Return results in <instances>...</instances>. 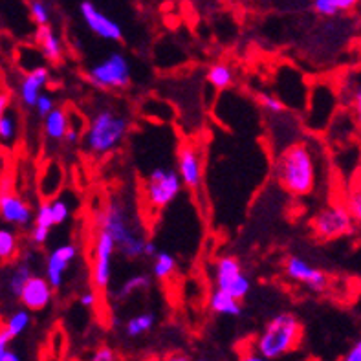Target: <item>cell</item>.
Instances as JSON below:
<instances>
[{"mask_svg": "<svg viewBox=\"0 0 361 361\" xmlns=\"http://www.w3.org/2000/svg\"><path fill=\"white\" fill-rule=\"evenodd\" d=\"M115 253H118V248L114 239L105 231L98 230L94 248H92V272H90L95 290H107L110 286Z\"/></svg>", "mask_w": 361, "mask_h": 361, "instance_id": "ba28073f", "label": "cell"}, {"mask_svg": "<svg viewBox=\"0 0 361 361\" xmlns=\"http://www.w3.org/2000/svg\"><path fill=\"white\" fill-rule=\"evenodd\" d=\"M86 79L100 90H123L132 81L131 63L121 52H112L90 66Z\"/></svg>", "mask_w": 361, "mask_h": 361, "instance_id": "5b68a950", "label": "cell"}, {"mask_svg": "<svg viewBox=\"0 0 361 361\" xmlns=\"http://www.w3.org/2000/svg\"><path fill=\"white\" fill-rule=\"evenodd\" d=\"M205 79L215 90H228L235 83V72L228 63H213L205 72Z\"/></svg>", "mask_w": 361, "mask_h": 361, "instance_id": "7402d4cb", "label": "cell"}, {"mask_svg": "<svg viewBox=\"0 0 361 361\" xmlns=\"http://www.w3.org/2000/svg\"><path fill=\"white\" fill-rule=\"evenodd\" d=\"M19 252V237L11 228H0V262L11 261Z\"/></svg>", "mask_w": 361, "mask_h": 361, "instance_id": "83f0119b", "label": "cell"}, {"mask_svg": "<svg viewBox=\"0 0 361 361\" xmlns=\"http://www.w3.org/2000/svg\"><path fill=\"white\" fill-rule=\"evenodd\" d=\"M277 183L293 196H308L317 187V160L312 147L293 142L279 152L273 163Z\"/></svg>", "mask_w": 361, "mask_h": 361, "instance_id": "6da1fadb", "label": "cell"}, {"mask_svg": "<svg viewBox=\"0 0 361 361\" xmlns=\"http://www.w3.org/2000/svg\"><path fill=\"white\" fill-rule=\"evenodd\" d=\"M79 304L83 308H94L95 304H98V293L94 290H86V292L79 295Z\"/></svg>", "mask_w": 361, "mask_h": 361, "instance_id": "f35d334b", "label": "cell"}, {"mask_svg": "<svg viewBox=\"0 0 361 361\" xmlns=\"http://www.w3.org/2000/svg\"><path fill=\"white\" fill-rule=\"evenodd\" d=\"M2 171H4V156L0 154V176H2Z\"/></svg>", "mask_w": 361, "mask_h": 361, "instance_id": "c3c4849f", "label": "cell"}, {"mask_svg": "<svg viewBox=\"0 0 361 361\" xmlns=\"http://www.w3.org/2000/svg\"><path fill=\"white\" fill-rule=\"evenodd\" d=\"M151 275L147 273H134L129 279H125V283L121 284L120 290H118V299H127L134 295L138 292H143V290L151 288Z\"/></svg>", "mask_w": 361, "mask_h": 361, "instance_id": "484cf974", "label": "cell"}, {"mask_svg": "<svg viewBox=\"0 0 361 361\" xmlns=\"http://www.w3.org/2000/svg\"><path fill=\"white\" fill-rule=\"evenodd\" d=\"M32 323V315H30V310H17L13 314L10 315V320L6 321V326L4 328L8 330V334L11 335V340L13 337H19L21 334H24Z\"/></svg>", "mask_w": 361, "mask_h": 361, "instance_id": "f1b7e54d", "label": "cell"}, {"mask_svg": "<svg viewBox=\"0 0 361 361\" xmlns=\"http://www.w3.org/2000/svg\"><path fill=\"white\" fill-rule=\"evenodd\" d=\"M77 246L72 242L59 244L53 248L46 257V266H44V277L50 283L53 290H59L64 284V275L72 266V262L77 259Z\"/></svg>", "mask_w": 361, "mask_h": 361, "instance_id": "4fadbf2b", "label": "cell"}, {"mask_svg": "<svg viewBox=\"0 0 361 361\" xmlns=\"http://www.w3.org/2000/svg\"><path fill=\"white\" fill-rule=\"evenodd\" d=\"M210 308L219 315H228V317H239L242 314L241 301L230 295L224 290L215 288L210 295Z\"/></svg>", "mask_w": 361, "mask_h": 361, "instance_id": "ffe728a7", "label": "cell"}, {"mask_svg": "<svg viewBox=\"0 0 361 361\" xmlns=\"http://www.w3.org/2000/svg\"><path fill=\"white\" fill-rule=\"evenodd\" d=\"M48 81H50V70L46 66H35L33 70H30L26 73V77L21 81V86H19L22 105L33 109L37 98L42 92V89L46 86Z\"/></svg>", "mask_w": 361, "mask_h": 361, "instance_id": "2e32d148", "label": "cell"}, {"mask_svg": "<svg viewBox=\"0 0 361 361\" xmlns=\"http://www.w3.org/2000/svg\"><path fill=\"white\" fill-rule=\"evenodd\" d=\"M0 361H22V360H21V356L17 354V352H13V351H10V349H8L4 354H0Z\"/></svg>", "mask_w": 361, "mask_h": 361, "instance_id": "f6af8a7d", "label": "cell"}, {"mask_svg": "<svg viewBox=\"0 0 361 361\" xmlns=\"http://www.w3.org/2000/svg\"><path fill=\"white\" fill-rule=\"evenodd\" d=\"M98 230L109 233L115 248L129 261L143 257L147 237L123 198H110L95 215Z\"/></svg>", "mask_w": 361, "mask_h": 361, "instance_id": "7a4b0ae2", "label": "cell"}, {"mask_svg": "<svg viewBox=\"0 0 361 361\" xmlns=\"http://www.w3.org/2000/svg\"><path fill=\"white\" fill-rule=\"evenodd\" d=\"M32 275H33L32 266H30V262L28 261L21 262L19 266H15V270L11 272L10 279H8V290H10L11 295L19 297L22 288H24V284H26V281L32 277Z\"/></svg>", "mask_w": 361, "mask_h": 361, "instance_id": "4316f807", "label": "cell"}, {"mask_svg": "<svg viewBox=\"0 0 361 361\" xmlns=\"http://www.w3.org/2000/svg\"><path fill=\"white\" fill-rule=\"evenodd\" d=\"M156 253H158V244L154 241H149V239H147L145 248H143V257H149V259H152V257L156 255Z\"/></svg>", "mask_w": 361, "mask_h": 361, "instance_id": "b9f144b4", "label": "cell"}, {"mask_svg": "<svg viewBox=\"0 0 361 361\" xmlns=\"http://www.w3.org/2000/svg\"><path fill=\"white\" fill-rule=\"evenodd\" d=\"M257 101H259V107L270 115H281L286 112V103L281 98H277V95L261 92V94L257 95Z\"/></svg>", "mask_w": 361, "mask_h": 361, "instance_id": "4dcf8cb0", "label": "cell"}, {"mask_svg": "<svg viewBox=\"0 0 361 361\" xmlns=\"http://www.w3.org/2000/svg\"><path fill=\"white\" fill-rule=\"evenodd\" d=\"M216 288L224 290L235 299H244L252 290V281L242 270L241 261L233 255L220 257L215 264Z\"/></svg>", "mask_w": 361, "mask_h": 361, "instance_id": "9c48e42d", "label": "cell"}, {"mask_svg": "<svg viewBox=\"0 0 361 361\" xmlns=\"http://www.w3.org/2000/svg\"><path fill=\"white\" fill-rule=\"evenodd\" d=\"M8 109H10V94L0 92V120H2V115L6 114V110Z\"/></svg>", "mask_w": 361, "mask_h": 361, "instance_id": "ee69618b", "label": "cell"}, {"mask_svg": "<svg viewBox=\"0 0 361 361\" xmlns=\"http://www.w3.org/2000/svg\"><path fill=\"white\" fill-rule=\"evenodd\" d=\"M33 109H35L37 115L44 120V118H46V115L50 114L53 109H55V100H53L50 94H44V92H41V94H39V98H37Z\"/></svg>", "mask_w": 361, "mask_h": 361, "instance_id": "836d02e7", "label": "cell"}, {"mask_svg": "<svg viewBox=\"0 0 361 361\" xmlns=\"http://www.w3.org/2000/svg\"><path fill=\"white\" fill-rule=\"evenodd\" d=\"M163 361H191V360H189L187 354H183V352H173V354L165 356V360Z\"/></svg>", "mask_w": 361, "mask_h": 361, "instance_id": "bcb514c9", "label": "cell"}, {"mask_svg": "<svg viewBox=\"0 0 361 361\" xmlns=\"http://www.w3.org/2000/svg\"><path fill=\"white\" fill-rule=\"evenodd\" d=\"M301 335H303L301 321L290 312H281L268 321L261 335L257 337L255 349L268 361L279 360L286 356L288 352L295 351Z\"/></svg>", "mask_w": 361, "mask_h": 361, "instance_id": "277c9868", "label": "cell"}, {"mask_svg": "<svg viewBox=\"0 0 361 361\" xmlns=\"http://www.w3.org/2000/svg\"><path fill=\"white\" fill-rule=\"evenodd\" d=\"M50 231L48 228H42V225H33L32 231H30V241L35 244V246H42L46 244L48 237H50Z\"/></svg>", "mask_w": 361, "mask_h": 361, "instance_id": "8d00e7d4", "label": "cell"}, {"mask_svg": "<svg viewBox=\"0 0 361 361\" xmlns=\"http://www.w3.org/2000/svg\"><path fill=\"white\" fill-rule=\"evenodd\" d=\"M30 15H32V21L35 22L37 26L50 24V8L42 0H32L30 2Z\"/></svg>", "mask_w": 361, "mask_h": 361, "instance_id": "1f68e13d", "label": "cell"}, {"mask_svg": "<svg viewBox=\"0 0 361 361\" xmlns=\"http://www.w3.org/2000/svg\"><path fill=\"white\" fill-rule=\"evenodd\" d=\"M90 361H115V354L110 346H101L94 352V356Z\"/></svg>", "mask_w": 361, "mask_h": 361, "instance_id": "ab89813d", "label": "cell"}, {"mask_svg": "<svg viewBox=\"0 0 361 361\" xmlns=\"http://www.w3.org/2000/svg\"><path fill=\"white\" fill-rule=\"evenodd\" d=\"M351 110L352 115H354V121L358 123V127H361V86H358V89L352 92Z\"/></svg>", "mask_w": 361, "mask_h": 361, "instance_id": "74e56055", "label": "cell"}, {"mask_svg": "<svg viewBox=\"0 0 361 361\" xmlns=\"http://www.w3.org/2000/svg\"><path fill=\"white\" fill-rule=\"evenodd\" d=\"M19 115L15 110H6V114L0 120V147L2 149H13L19 140Z\"/></svg>", "mask_w": 361, "mask_h": 361, "instance_id": "44dd1931", "label": "cell"}, {"mask_svg": "<svg viewBox=\"0 0 361 361\" xmlns=\"http://www.w3.org/2000/svg\"><path fill=\"white\" fill-rule=\"evenodd\" d=\"M198 361H205V360H198Z\"/></svg>", "mask_w": 361, "mask_h": 361, "instance_id": "681fc988", "label": "cell"}, {"mask_svg": "<svg viewBox=\"0 0 361 361\" xmlns=\"http://www.w3.org/2000/svg\"><path fill=\"white\" fill-rule=\"evenodd\" d=\"M35 41L39 42L42 57L46 59V61H50V63H59V61H61V57H63V41H61V37L50 28V24L37 26Z\"/></svg>", "mask_w": 361, "mask_h": 361, "instance_id": "e0dca14e", "label": "cell"}, {"mask_svg": "<svg viewBox=\"0 0 361 361\" xmlns=\"http://www.w3.org/2000/svg\"><path fill=\"white\" fill-rule=\"evenodd\" d=\"M11 341V335L8 334V330L2 328L0 330V354H4L8 351V345H10Z\"/></svg>", "mask_w": 361, "mask_h": 361, "instance_id": "7bdbcfd3", "label": "cell"}, {"mask_svg": "<svg viewBox=\"0 0 361 361\" xmlns=\"http://www.w3.org/2000/svg\"><path fill=\"white\" fill-rule=\"evenodd\" d=\"M70 118L68 112L61 107H55V109L50 112V114L44 118V134L50 142L61 143L64 142V136H66V131H68Z\"/></svg>", "mask_w": 361, "mask_h": 361, "instance_id": "ac0fdd59", "label": "cell"}, {"mask_svg": "<svg viewBox=\"0 0 361 361\" xmlns=\"http://www.w3.org/2000/svg\"><path fill=\"white\" fill-rule=\"evenodd\" d=\"M50 210H52V219L55 225L66 224L70 215H72V204L66 196H57V198L50 200Z\"/></svg>", "mask_w": 361, "mask_h": 361, "instance_id": "f546056e", "label": "cell"}, {"mask_svg": "<svg viewBox=\"0 0 361 361\" xmlns=\"http://www.w3.org/2000/svg\"><path fill=\"white\" fill-rule=\"evenodd\" d=\"M182 180L176 169L154 167L147 174L145 180V200L152 210H165L178 198L182 193Z\"/></svg>", "mask_w": 361, "mask_h": 361, "instance_id": "8992f818", "label": "cell"}, {"mask_svg": "<svg viewBox=\"0 0 361 361\" xmlns=\"http://www.w3.org/2000/svg\"><path fill=\"white\" fill-rule=\"evenodd\" d=\"M346 210L351 213V216L354 219L356 224H361V187L352 191L346 198Z\"/></svg>", "mask_w": 361, "mask_h": 361, "instance_id": "e575fe53", "label": "cell"}, {"mask_svg": "<svg viewBox=\"0 0 361 361\" xmlns=\"http://www.w3.org/2000/svg\"><path fill=\"white\" fill-rule=\"evenodd\" d=\"M83 136V123H75V120H70V125H68V131H66V136H64V142L68 143V145H75L79 143Z\"/></svg>", "mask_w": 361, "mask_h": 361, "instance_id": "d590c367", "label": "cell"}, {"mask_svg": "<svg viewBox=\"0 0 361 361\" xmlns=\"http://www.w3.org/2000/svg\"><path fill=\"white\" fill-rule=\"evenodd\" d=\"M354 219L351 216L345 204H328L314 215L310 228L314 231L315 239L320 241H337L341 237L351 235L354 231Z\"/></svg>", "mask_w": 361, "mask_h": 361, "instance_id": "52a82bcc", "label": "cell"}, {"mask_svg": "<svg viewBox=\"0 0 361 361\" xmlns=\"http://www.w3.org/2000/svg\"><path fill=\"white\" fill-rule=\"evenodd\" d=\"M154 323H156V315H154V312H143V314H138L127 321L125 334L129 335V337H140V335L151 332Z\"/></svg>", "mask_w": 361, "mask_h": 361, "instance_id": "d4e9b609", "label": "cell"}, {"mask_svg": "<svg viewBox=\"0 0 361 361\" xmlns=\"http://www.w3.org/2000/svg\"><path fill=\"white\" fill-rule=\"evenodd\" d=\"M0 220L15 228H28L33 220L32 205L13 191L0 194Z\"/></svg>", "mask_w": 361, "mask_h": 361, "instance_id": "5bb4252c", "label": "cell"}, {"mask_svg": "<svg viewBox=\"0 0 361 361\" xmlns=\"http://www.w3.org/2000/svg\"><path fill=\"white\" fill-rule=\"evenodd\" d=\"M52 297L53 288L50 286L46 277H41V275H32L28 279L21 295H19L24 308L32 310V312H41V310L48 308V304L52 303Z\"/></svg>", "mask_w": 361, "mask_h": 361, "instance_id": "9a60e30c", "label": "cell"}, {"mask_svg": "<svg viewBox=\"0 0 361 361\" xmlns=\"http://www.w3.org/2000/svg\"><path fill=\"white\" fill-rule=\"evenodd\" d=\"M321 103L320 107L310 105V112H308V125L312 129H323V127L328 123L330 115L334 112V94L328 86H321Z\"/></svg>", "mask_w": 361, "mask_h": 361, "instance_id": "d6986e66", "label": "cell"}, {"mask_svg": "<svg viewBox=\"0 0 361 361\" xmlns=\"http://www.w3.org/2000/svg\"><path fill=\"white\" fill-rule=\"evenodd\" d=\"M79 13H81V19L86 24V28L95 37L109 42H120L123 39V30H121L120 24L114 19H110L107 13H103L94 2L83 0L79 4Z\"/></svg>", "mask_w": 361, "mask_h": 361, "instance_id": "8fae6325", "label": "cell"}, {"mask_svg": "<svg viewBox=\"0 0 361 361\" xmlns=\"http://www.w3.org/2000/svg\"><path fill=\"white\" fill-rule=\"evenodd\" d=\"M284 273L288 275V279H292V281H295L299 284H304L306 288H310L315 293L325 292L326 286H328L326 273L299 255H292L286 259V262H284Z\"/></svg>", "mask_w": 361, "mask_h": 361, "instance_id": "7c38bea8", "label": "cell"}, {"mask_svg": "<svg viewBox=\"0 0 361 361\" xmlns=\"http://www.w3.org/2000/svg\"><path fill=\"white\" fill-rule=\"evenodd\" d=\"M343 361H361V340H358L356 343L349 349Z\"/></svg>", "mask_w": 361, "mask_h": 361, "instance_id": "60d3db41", "label": "cell"}, {"mask_svg": "<svg viewBox=\"0 0 361 361\" xmlns=\"http://www.w3.org/2000/svg\"><path fill=\"white\" fill-rule=\"evenodd\" d=\"M176 173H178L182 185L189 191H200L204 182V163L200 151L191 143L180 145L176 152Z\"/></svg>", "mask_w": 361, "mask_h": 361, "instance_id": "30bf717a", "label": "cell"}, {"mask_svg": "<svg viewBox=\"0 0 361 361\" xmlns=\"http://www.w3.org/2000/svg\"><path fill=\"white\" fill-rule=\"evenodd\" d=\"M33 222H35V225H42V228H48V230H52L53 225H55L52 219V210H50V200L39 204L37 211L33 213Z\"/></svg>", "mask_w": 361, "mask_h": 361, "instance_id": "d6a6232c", "label": "cell"}, {"mask_svg": "<svg viewBox=\"0 0 361 361\" xmlns=\"http://www.w3.org/2000/svg\"><path fill=\"white\" fill-rule=\"evenodd\" d=\"M239 361H268V360H266V358H262L259 352H257V354H253V352H252V354H246V356H242Z\"/></svg>", "mask_w": 361, "mask_h": 361, "instance_id": "7dc6e473", "label": "cell"}, {"mask_svg": "<svg viewBox=\"0 0 361 361\" xmlns=\"http://www.w3.org/2000/svg\"><path fill=\"white\" fill-rule=\"evenodd\" d=\"M176 272V259L173 253L165 250H158V253L152 257V277L158 281H165Z\"/></svg>", "mask_w": 361, "mask_h": 361, "instance_id": "cb8c5ba5", "label": "cell"}, {"mask_svg": "<svg viewBox=\"0 0 361 361\" xmlns=\"http://www.w3.org/2000/svg\"><path fill=\"white\" fill-rule=\"evenodd\" d=\"M131 120L125 112L112 105L95 109L83 134L84 149L92 156H107L123 143L129 134Z\"/></svg>", "mask_w": 361, "mask_h": 361, "instance_id": "3957f363", "label": "cell"}, {"mask_svg": "<svg viewBox=\"0 0 361 361\" xmlns=\"http://www.w3.org/2000/svg\"><path fill=\"white\" fill-rule=\"evenodd\" d=\"M361 0H314L312 8L321 17H335L354 10Z\"/></svg>", "mask_w": 361, "mask_h": 361, "instance_id": "603a6c76", "label": "cell"}]
</instances>
